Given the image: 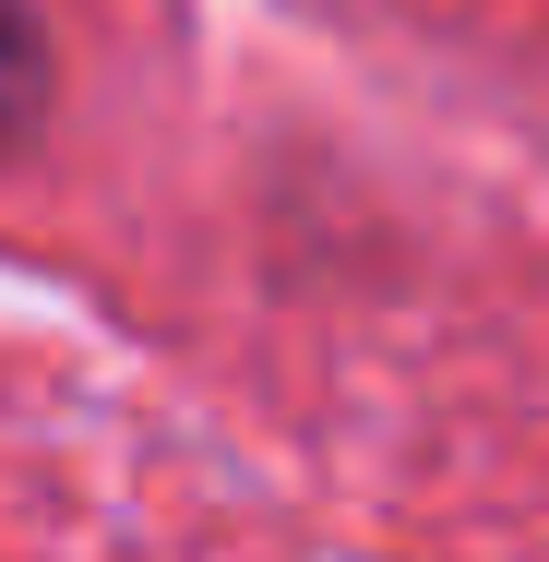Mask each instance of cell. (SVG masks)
Here are the masks:
<instances>
[{"mask_svg":"<svg viewBox=\"0 0 549 562\" xmlns=\"http://www.w3.org/2000/svg\"><path fill=\"white\" fill-rule=\"evenodd\" d=\"M48 109V24H36V0H0V156L36 132Z\"/></svg>","mask_w":549,"mask_h":562,"instance_id":"6da1fadb","label":"cell"}]
</instances>
